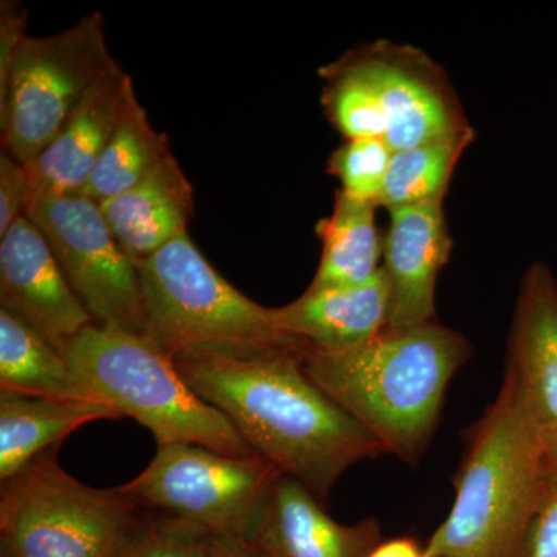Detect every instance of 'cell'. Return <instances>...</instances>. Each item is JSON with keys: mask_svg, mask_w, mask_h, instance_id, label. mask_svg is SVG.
Returning a JSON list of instances; mask_svg holds the SVG:
<instances>
[{"mask_svg": "<svg viewBox=\"0 0 557 557\" xmlns=\"http://www.w3.org/2000/svg\"><path fill=\"white\" fill-rule=\"evenodd\" d=\"M175 364L193 391L228 418L249 448L319 500L347 469L387 454L379 438L310 380L300 351Z\"/></svg>", "mask_w": 557, "mask_h": 557, "instance_id": "cell-1", "label": "cell"}, {"mask_svg": "<svg viewBox=\"0 0 557 557\" xmlns=\"http://www.w3.org/2000/svg\"><path fill=\"white\" fill-rule=\"evenodd\" d=\"M471 354L461 333L438 322L384 329L339 351L302 347L307 375L379 438L387 454L416 465L434 435L450 380Z\"/></svg>", "mask_w": 557, "mask_h": 557, "instance_id": "cell-2", "label": "cell"}, {"mask_svg": "<svg viewBox=\"0 0 557 557\" xmlns=\"http://www.w3.org/2000/svg\"><path fill=\"white\" fill-rule=\"evenodd\" d=\"M549 480L544 431L505 375L496 401L471 432L453 509L424 557H527Z\"/></svg>", "mask_w": 557, "mask_h": 557, "instance_id": "cell-3", "label": "cell"}, {"mask_svg": "<svg viewBox=\"0 0 557 557\" xmlns=\"http://www.w3.org/2000/svg\"><path fill=\"white\" fill-rule=\"evenodd\" d=\"M145 307L146 338L174 362L289 350L288 336L267 309L215 271L189 234L135 263Z\"/></svg>", "mask_w": 557, "mask_h": 557, "instance_id": "cell-4", "label": "cell"}, {"mask_svg": "<svg viewBox=\"0 0 557 557\" xmlns=\"http://www.w3.org/2000/svg\"><path fill=\"white\" fill-rule=\"evenodd\" d=\"M62 355L106 405L149 429L157 445L185 443L228 456H258L228 418L200 398L177 364L146 336L90 324Z\"/></svg>", "mask_w": 557, "mask_h": 557, "instance_id": "cell-5", "label": "cell"}, {"mask_svg": "<svg viewBox=\"0 0 557 557\" xmlns=\"http://www.w3.org/2000/svg\"><path fill=\"white\" fill-rule=\"evenodd\" d=\"M58 446L0 491V556L115 557L137 525V505L115 490L78 482L58 461Z\"/></svg>", "mask_w": 557, "mask_h": 557, "instance_id": "cell-6", "label": "cell"}, {"mask_svg": "<svg viewBox=\"0 0 557 557\" xmlns=\"http://www.w3.org/2000/svg\"><path fill=\"white\" fill-rule=\"evenodd\" d=\"M115 64L100 13L57 35L25 36L0 86L3 150L25 166L33 163L87 90Z\"/></svg>", "mask_w": 557, "mask_h": 557, "instance_id": "cell-7", "label": "cell"}, {"mask_svg": "<svg viewBox=\"0 0 557 557\" xmlns=\"http://www.w3.org/2000/svg\"><path fill=\"white\" fill-rule=\"evenodd\" d=\"M278 474L259 456L174 443L157 445L148 468L119 490L139 509L193 520L215 536L249 537Z\"/></svg>", "mask_w": 557, "mask_h": 557, "instance_id": "cell-8", "label": "cell"}, {"mask_svg": "<svg viewBox=\"0 0 557 557\" xmlns=\"http://www.w3.org/2000/svg\"><path fill=\"white\" fill-rule=\"evenodd\" d=\"M25 215L49 242L94 324L146 336L137 267L113 236L100 203L81 194L36 197Z\"/></svg>", "mask_w": 557, "mask_h": 557, "instance_id": "cell-9", "label": "cell"}, {"mask_svg": "<svg viewBox=\"0 0 557 557\" xmlns=\"http://www.w3.org/2000/svg\"><path fill=\"white\" fill-rule=\"evenodd\" d=\"M344 58L372 90L392 152L471 127L445 72L423 51L379 40Z\"/></svg>", "mask_w": 557, "mask_h": 557, "instance_id": "cell-10", "label": "cell"}, {"mask_svg": "<svg viewBox=\"0 0 557 557\" xmlns=\"http://www.w3.org/2000/svg\"><path fill=\"white\" fill-rule=\"evenodd\" d=\"M0 304L25 319L61 354L94 324L49 242L27 215L0 237Z\"/></svg>", "mask_w": 557, "mask_h": 557, "instance_id": "cell-11", "label": "cell"}, {"mask_svg": "<svg viewBox=\"0 0 557 557\" xmlns=\"http://www.w3.org/2000/svg\"><path fill=\"white\" fill-rule=\"evenodd\" d=\"M135 101L134 83L116 62L87 90L53 141L28 164L32 199L83 193L102 150Z\"/></svg>", "mask_w": 557, "mask_h": 557, "instance_id": "cell-12", "label": "cell"}, {"mask_svg": "<svg viewBox=\"0 0 557 557\" xmlns=\"http://www.w3.org/2000/svg\"><path fill=\"white\" fill-rule=\"evenodd\" d=\"M383 239L388 329L435 321V285L453 249L443 201L392 209Z\"/></svg>", "mask_w": 557, "mask_h": 557, "instance_id": "cell-13", "label": "cell"}, {"mask_svg": "<svg viewBox=\"0 0 557 557\" xmlns=\"http://www.w3.org/2000/svg\"><path fill=\"white\" fill-rule=\"evenodd\" d=\"M265 557H369L381 544L375 519L344 525L298 480L278 474L249 537Z\"/></svg>", "mask_w": 557, "mask_h": 557, "instance_id": "cell-14", "label": "cell"}, {"mask_svg": "<svg viewBox=\"0 0 557 557\" xmlns=\"http://www.w3.org/2000/svg\"><path fill=\"white\" fill-rule=\"evenodd\" d=\"M505 375L542 431L557 429V282L544 263L520 284Z\"/></svg>", "mask_w": 557, "mask_h": 557, "instance_id": "cell-15", "label": "cell"}, {"mask_svg": "<svg viewBox=\"0 0 557 557\" xmlns=\"http://www.w3.org/2000/svg\"><path fill=\"white\" fill-rule=\"evenodd\" d=\"M388 293L383 270L366 284L307 288L300 298L274 309L277 324L302 344L324 351L347 350L387 327Z\"/></svg>", "mask_w": 557, "mask_h": 557, "instance_id": "cell-16", "label": "cell"}, {"mask_svg": "<svg viewBox=\"0 0 557 557\" xmlns=\"http://www.w3.org/2000/svg\"><path fill=\"white\" fill-rule=\"evenodd\" d=\"M132 262H141L188 233L194 189L174 156L121 196L100 205Z\"/></svg>", "mask_w": 557, "mask_h": 557, "instance_id": "cell-17", "label": "cell"}, {"mask_svg": "<svg viewBox=\"0 0 557 557\" xmlns=\"http://www.w3.org/2000/svg\"><path fill=\"white\" fill-rule=\"evenodd\" d=\"M120 418L115 409L98 403L57 401L0 391V482L86 424Z\"/></svg>", "mask_w": 557, "mask_h": 557, "instance_id": "cell-18", "label": "cell"}, {"mask_svg": "<svg viewBox=\"0 0 557 557\" xmlns=\"http://www.w3.org/2000/svg\"><path fill=\"white\" fill-rule=\"evenodd\" d=\"M0 391L57 401L106 405L50 341L3 307H0Z\"/></svg>", "mask_w": 557, "mask_h": 557, "instance_id": "cell-19", "label": "cell"}, {"mask_svg": "<svg viewBox=\"0 0 557 557\" xmlns=\"http://www.w3.org/2000/svg\"><path fill=\"white\" fill-rule=\"evenodd\" d=\"M376 208L338 190L332 214L317 225L322 258L309 288L366 284L380 273L383 242L375 225Z\"/></svg>", "mask_w": 557, "mask_h": 557, "instance_id": "cell-20", "label": "cell"}, {"mask_svg": "<svg viewBox=\"0 0 557 557\" xmlns=\"http://www.w3.org/2000/svg\"><path fill=\"white\" fill-rule=\"evenodd\" d=\"M171 156L170 139L153 129L137 100L102 150L81 196L104 203L137 186Z\"/></svg>", "mask_w": 557, "mask_h": 557, "instance_id": "cell-21", "label": "cell"}, {"mask_svg": "<svg viewBox=\"0 0 557 557\" xmlns=\"http://www.w3.org/2000/svg\"><path fill=\"white\" fill-rule=\"evenodd\" d=\"M474 139L472 127L450 137L398 150L391 164L380 197V207L392 209L443 201L454 171Z\"/></svg>", "mask_w": 557, "mask_h": 557, "instance_id": "cell-22", "label": "cell"}, {"mask_svg": "<svg viewBox=\"0 0 557 557\" xmlns=\"http://www.w3.org/2000/svg\"><path fill=\"white\" fill-rule=\"evenodd\" d=\"M211 531L178 516H143L115 557H208Z\"/></svg>", "mask_w": 557, "mask_h": 557, "instance_id": "cell-23", "label": "cell"}, {"mask_svg": "<svg viewBox=\"0 0 557 557\" xmlns=\"http://www.w3.org/2000/svg\"><path fill=\"white\" fill-rule=\"evenodd\" d=\"M392 149L383 138L348 139L329 159V174L341 182V193L380 207Z\"/></svg>", "mask_w": 557, "mask_h": 557, "instance_id": "cell-24", "label": "cell"}, {"mask_svg": "<svg viewBox=\"0 0 557 557\" xmlns=\"http://www.w3.org/2000/svg\"><path fill=\"white\" fill-rule=\"evenodd\" d=\"M32 199L30 177L25 164L9 152L0 153V237L25 215Z\"/></svg>", "mask_w": 557, "mask_h": 557, "instance_id": "cell-25", "label": "cell"}, {"mask_svg": "<svg viewBox=\"0 0 557 557\" xmlns=\"http://www.w3.org/2000/svg\"><path fill=\"white\" fill-rule=\"evenodd\" d=\"M527 557H557V478L552 474L536 522L531 530Z\"/></svg>", "mask_w": 557, "mask_h": 557, "instance_id": "cell-26", "label": "cell"}, {"mask_svg": "<svg viewBox=\"0 0 557 557\" xmlns=\"http://www.w3.org/2000/svg\"><path fill=\"white\" fill-rule=\"evenodd\" d=\"M27 10L17 2H2L0 7V86L9 76L14 54L25 39Z\"/></svg>", "mask_w": 557, "mask_h": 557, "instance_id": "cell-27", "label": "cell"}, {"mask_svg": "<svg viewBox=\"0 0 557 557\" xmlns=\"http://www.w3.org/2000/svg\"><path fill=\"white\" fill-rule=\"evenodd\" d=\"M208 557H265L248 537L214 536Z\"/></svg>", "mask_w": 557, "mask_h": 557, "instance_id": "cell-28", "label": "cell"}, {"mask_svg": "<svg viewBox=\"0 0 557 557\" xmlns=\"http://www.w3.org/2000/svg\"><path fill=\"white\" fill-rule=\"evenodd\" d=\"M369 557H424V548L409 537L392 539L381 542Z\"/></svg>", "mask_w": 557, "mask_h": 557, "instance_id": "cell-29", "label": "cell"}, {"mask_svg": "<svg viewBox=\"0 0 557 557\" xmlns=\"http://www.w3.org/2000/svg\"><path fill=\"white\" fill-rule=\"evenodd\" d=\"M545 450H547L548 467L557 478V429L544 432Z\"/></svg>", "mask_w": 557, "mask_h": 557, "instance_id": "cell-30", "label": "cell"}]
</instances>
